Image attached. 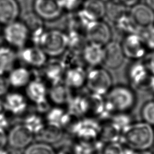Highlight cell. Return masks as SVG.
Instances as JSON below:
<instances>
[{
    "label": "cell",
    "instance_id": "6da1fadb",
    "mask_svg": "<svg viewBox=\"0 0 154 154\" xmlns=\"http://www.w3.org/2000/svg\"><path fill=\"white\" fill-rule=\"evenodd\" d=\"M120 142L136 151L147 150L154 143V129L144 122L132 123L122 131Z\"/></svg>",
    "mask_w": 154,
    "mask_h": 154
},
{
    "label": "cell",
    "instance_id": "7a4b0ae2",
    "mask_svg": "<svg viewBox=\"0 0 154 154\" xmlns=\"http://www.w3.org/2000/svg\"><path fill=\"white\" fill-rule=\"evenodd\" d=\"M104 97L106 110L111 116L114 113L128 112L136 102L134 91L124 85H113Z\"/></svg>",
    "mask_w": 154,
    "mask_h": 154
},
{
    "label": "cell",
    "instance_id": "3957f363",
    "mask_svg": "<svg viewBox=\"0 0 154 154\" xmlns=\"http://www.w3.org/2000/svg\"><path fill=\"white\" fill-rule=\"evenodd\" d=\"M38 46L42 49L48 57H59L68 49L67 34L59 29L45 30Z\"/></svg>",
    "mask_w": 154,
    "mask_h": 154
},
{
    "label": "cell",
    "instance_id": "277c9868",
    "mask_svg": "<svg viewBox=\"0 0 154 154\" xmlns=\"http://www.w3.org/2000/svg\"><path fill=\"white\" fill-rule=\"evenodd\" d=\"M85 85L89 92L105 96L113 86L111 75L105 69L94 67L87 74Z\"/></svg>",
    "mask_w": 154,
    "mask_h": 154
},
{
    "label": "cell",
    "instance_id": "5b68a950",
    "mask_svg": "<svg viewBox=\"0 0 154 154\" xmlns=\"http://www.w3.org/2000/svg\"><path fill=\"white\" fill-rule=\"evenodd\" d=\"M3 35L6 42L11 47L22 48L30 37V31L25 23L17 20L5 25Z\"/></svg>",
    "mask_w": 154,
    "mask_h": 154
},
{
    "label": "cell",
    "instance_id": "8992f818",
    "mask_svg": "<svg viewBox=\"0 0 154 154\" xmlns=\"http://www.w3.org/2000/svg\"><path fill=\"white\" fill-rule=\"evenodd\" d=\"M8 145L16 149H25L33 141L34 134L23 123L12 125L7 131Z\"/></svg>",
    "mask_w": 154,
    "mask_h": 154
},
{
    "label": "cell",
    "instance_id": "52a82bcc",
    "mask_svg": "<svg viewBox=\"0 0 154 154\" xmlns=\"http://www.w3.org/2000/svg\"><path fill=\"white\" fill-rule=\"evenodd\" d=\"M85 37L89 43L104 46L111 40L112 31L109 25L102 19L94 21L85 29Z\"/></svg>",
    "mask_w": 154,
    "mask_h": 154
},
{
    "label": "cell",
    "instance_id": "ba28073f",
    "mask_svg": "<svg viewBox=\"0 0 154 154\" xmlns=\"http://www.w3.org/2000/svg\"><path fill=\"white\" fill-rule=\"evenodd\" d=\"M125 56L137 60L146 55L147 47L140 34L132 33L126 35L121 43Z\"/></svg>",
    "mask_w": 154,
    "mask_h": 154
},
{
    "label": "cell",
    "instance_id": "9c48e42d",
    "mask_svg": "<svg viewBox=\"0 0 154 154\" xmlns=\"http://www.w3.org/2000/svg\"><path fill=\"white\" fill-rule=\"evenodd\" d=\"M129 15L138 31L154 25V11L146 4L138 3L132 6Z\"/></svg>",
    "mask_w": 154,
    "mask_h": 154
},
{
    "label": "cell",
    "instance_id": "30bf717a",
    "mask_svg": "<svg viewBox=\"0 0 154 154\" xmlns=\"http://www.w3.org/2000/svg\"><path fill=\"white\" fill-rule=\"evenodd\" d=\"M32 5L36 16L45 20H55L63 11L58 0H34Z\"/></svg>",
    "mask_w": 154,
    "mask_h": 154
},
{
    "label": "cell",
    "instance_id": "8fae6325",
    "mask_svg": "<svg viewBox=\"0 0 154 154\" xmlns=\"http://www.w3.org/2000/svg\"><path fill=\"white\" fill-rule=\"evenodd\" d=\"M3 100L6 111L13 116H22L26 113L29 102L25 94L19 91H8Z\"/></svg>",
    "mask_w": 154,
    "mask_h": 154
},
{
    "label": "cell",
    "instance_id": "7c38bea8",
    "mask_svg": "<svg viewBox=\"0 0 154 154\" xmlns=\"http://www.w3.org/2000/svg\"><path fill=\"white\" fill-rule=\"evenodd\" d=\"M25 94L29 103H32L34 106L49 100L48 89L45 82L41 79H31L25 87Z\"/></svg>",
    "mask_w": 154,
    "mask_h": 154
},
{
    "label": "cell",
    "instance_id": "4fadbf2b",
    "mask_svg": "<svg viewBox=\"0 0 154 154\" xmlns=\"http://www.w3.org/2000/svg\"><path fill=\"white\" fill-rule=\"evenodd\" d=\"M104 57L103 63L108 68L115 69L123 63L125 57L121 43L111 40L103 46Z\"/></svg>",
    "mask_w": 154,
    "mask_h": 154
},
{
    "label": "cell",
    "instance_id": "5bb4252c",
    "mask_svg": "<svg viewBox=\"0 0 154 154\" xmlns=\"http://www.w3.org/2000/svg\"><path fill=\"white\" fill-rule=\"evenodd\" d=\"M72 91L63 81L52 85L48 89V100L52 106L67 107L73 95Z\"/></svg>",
    "mask_w": 154,
    "mask_h": 154
},
{
    "label": "cell",
    "instance_id": "9a60e30c",
    "mask_svg": "<svg viewBox=\"0 0 154 154\" xmlns=\"http://www.w3.org/2000/svg\"><path fill=\"white\" fill-rule=\"evenodd\" d=\"M20 57L26 65L38 68L45 65L48 56L40 47L34 45L23 48Z\"/></svg>",
    "mask_w": 154,
    "mask_h": 154
},
{
    "label": "cell",
    "instance_id": "2e32d148",
    "mask_svg": "<svg viewBox=\"0 0 154 154\" xmlns=\"http://www.w3.org/2000/svg\"><path fill=\"white\" fill-rule=\"evenodd\" d=\"M128 78L134 85L143 87H150L153 76L149 72L143 63H136L129 67Z\"/></svg>",
    "mask_w": 154,
    "mask_h": 154
},
{
    "label": "cell",
    "instance_id": "e0dca14e",
    "mask_svg": "<svg viewBox=\"0 0 154 154\" xmlns=\"http://www.w3.org/2000/svg\"><path fill=\"white\" fill-rule=\"evenodd\" d=\"M87 73L81 66H75L66 70L63 82L72 90L81 89L86 84Z\"/></svg>",
    "mask_w": 154,
    "mask_h": 154
},
{
    "label": "cell",
    "instance_id": "ac0fdd59",
    "mask_svg": "<svg viewBox=\"0 0 154 154\" xmlns=\"http://www.w3.org/2000/svg\"><path fill=\"white\" fill-rule=\"evenodd\" d=\"M64 133L63 128L60 125L46 123L43 128L35 135V137L38 141L52 145L60 141Z\"/></svg>",
    "mask_w": 154,
    "mask_h": 154
},
{
    "label": "cell",
    "instance_id": "d6986e66",
    "mask_svg": "<svg viewBox=\"0 0 154 154\" xmlns=\"http://www.w3.org/2000/svg\"><path fill=\"white\" fill-rule=\"evenodd\" d=\"M82 56L84 62L88 65L94 67H97L103 61V46L88 42L82 51Z\"/></svg>",
    "mask_w": 154,
    "mask_h": 154
},
{
    "label": "cell",
    "instance_id": "ffe728a7",
    "mask_svg": "<svg viewBox=\"0 0 154 154\" xmlns=\"http://www.w3.org/2000/svg\"><path fill=\"white\" fill-rule=\"evenodd\" d=\"M20 12L17 0H0V23L5 25L17 20Z\"/></svg>",
    "mask_w": 154,
    "mask_h": 154
},
{
    "label": "cell",
    "instance_id": "44dd1931",
    "mask_svg": "<svg viewBox=\"0 0 154 154\" xmlns=\"http://www.w3.org/2000/svg\"><path fill=\"white\" fill-rule=\"evenodd\" d=\"M44 67V76L51 85L63 82L66 70L65 64L63 61L55 60L46 62Z\"/></svg>",
    "mask_w": 154,
    "mask_h": 154
},
{
    "label": "cell",
    "instance_id": "7402d4cb",
    "mask_svg": "<svg viewBox=\"0 0 154 154\" xmlns=\"http://www.w3.org/2000/svg\"><path fill=\"white\" fill-rule=\"evenodd\" d=\"M122 131L114 125L109 119L100 122L98 140L103 144L120 142Z\"/></svg>",
    "mask_w": 154,
    "mask_h": 154
},
{
    "label": "cell",
    "instance_id": "603a6c76",
    "mask_svg": "<svg viewBox=\"0 0 154 154\" xmlns=\"http://www.w3.org/2000/svg\"><path fill=\"white\" fill-rule=\"evenodd\" d=\"M7 78L10 87L16 89L25 88L32 79L31 72L25 67H14Z\"/></svg>",
    "mask_w": 154,
    "mask_h": 154
},
{
    "label": "cell",
    "instance_id": "cb8c5ba5",
    "mask_svg": "<svg viewBox=\"0 0 154 154\" xmlns=\"http://www.w3.org/2000/svg\"><path fill=\"white\" fill-rule=\"evenodd\" d=\"M16 60L17 54L11 48L0 46V75L9 73L14 67Z\"/></svg>",
    "mask_w": 154,
    "mask_h": 154
},
{
    "label": "cell",
    "instance_id": "d4e9b609",
    "mask_svg": "<svg viewBox=\"0 0 154 154\" xmlns=\"http://www.w3.org/2000/svg\"><path fill=\"white\" fill-rule=\"evenodd\" d=\"M21 123L36 135L43 128L46 122L44 116L35 111L26 113Z\"/></svg>",
    "mask_w": 154,
    "mask_h": 154
},
{
    "label": "cell",
    "instance_id": "484cf974",
    "mask_svg": "<svg viewBox=\"0 0 154 154\" xmlns=\"http://www.w3.org/2000/svg\"><path fill=\"white\" fill-rule=\"evenodd\" d=\"M82 8L97 20L102 19L106 14V5L103 0H85Z\"/></svg>",
    "mask_w": 154,
    "mask_h": 154
},
{
    "label": "cell",
    "instance_id": "4316f807",
    "mask_svg": "<svg viewBox=\"0 0 154 154\" xmlns=\"http://www.w3.org/2000/svg\"><path fill=\"white\" fill-rule=\"evenodd\" d=\"M23 154H55V150L49 144L37 141L32 143L25 149Z\"/></svg>",
    "mask_w": 154,
    "mask_h": 154
},
{
    "label": "cell",
    "instance_id": "83f0119b",
    "mask_svg": "<svg viewBox=\"0 0 154 154\" xmlns=\"http://www.w3.org/2000/svg\"><path fill=\"white\" fill-rule=\"evenodd\" d=\"M67 110V108H65V107L52 106L48 111L44 115L46 122L60 125L61 122L66 113Z\"/></svg>",
    "mask_w": 154,
    "mask_h": 154
},
{
    "label": "cell",
    "instance_id": "f1b7e54d",
    "mask_svg": "<svg viewBox=\"0 0 154 154\" xmlns=\"http://www.w3.org/2000/svg\"><path fill=\"white\" fill-rule=\"evenodd\" d=\"M115 23L119 29L126 34V35L132 33H137V31H138L131 19L129 14H124L119 18Z\"/></svg>",
    "mask_w": 154,
    "mask_h": 154
},
{
    "label": "cell",
    "instance_id": "f546056e",
    "mask_svg": "<svg viewBox=\"0 0 154 154\" xmlns=\"http://www.w3.org/2000/svg\"><path fill=\"white\" fill-rule=\"evenodd\" d=\"M108 119L122 132L125 128L132 123L131 117L128 112L114 113L112 114Z\"/></svg>",
    "mask_w": 154,
    "mask_h": 154
},
{
    "label": "cell",
    "instance_id": "4dcf8cb0",
    "mask_svg": "<svg viewBox=\"0 0 154 154\" xmlns=\"http://www.w3.org/2000/svg\"><path fill=\"white\" fill-rule=\"evenodd\" d=\"M141 115L143 122L154 125V100H149L143 105Z\"/></svg>",
    "mask_w": 154,
    "mask_h": 154
},
{
    "label": "cell",
    "instance_id": "1f68e13d",
    "mask_svg": "<svg viewBox=\"0 0 154 154\" xmlns=\"http://www.w3.org/2000/svg\"><path fill=\"white\" fill-rule=\"evenodd\" d=\"M124 145L121 142H112L104 144L101 154H122L124 149Z\"/></svg>",
    "mask_w": 154,
    "mask_h": 154
},
{
    "label": "cell",
    "instance_id": "d6a6232c",
    "mask_svg": "<svg viewBox=\"0 0 154 154\" xmlns=\"http://www.w3.org/2000/svg\"><path fill=\"white\" fill-rule=\"evenodd\" d=\"M140 35L147 48L154 51V25L142 30Z\"/></svg>",
    "mask_w": 154,
    "mask_h": 154
},
{
    "label": "cell",
    "instance_id": "836d02e7",
    "mask_svg": "<svg viewBox=\"0 0 154 154\" xmlns=\"http://www.w3.org/2000/svg\"><path fill=\"white\" fill-rule=\"evenodd\" d=\"M58 1L63 11H72L77 8L80 0H58Z\"/></svg>",
    "mask_w": 154,
    "mask_h": 154
},
{
    "label": "cell",
    "instance_id": "e575fe53",
    "mask_svg": "<svg viewBox=\"0 0 154 154\" xmlns=\"http://www.w3.org/2000/svg\"><path fill=\"white\" fill-rule=\"evenodd\" d=\"M145 59L143 63L147 68L149 72L154 76V51L145 55Z\"/></svg>",
    "mask_w": 154,
    "mask_h": 154
},
{
    "label": "cell",
    "instance_id": "d590c367",
    "mask_svg": "<svg viewBox=\"0 0 154 154\" xmlns=\"http://www.w3.org/2000/svg\"><path fill=\"white\" fill-rule=\"evenodd\" d=\"M10 87L7 77L0 75V97L4 96L8 91Z\"/></svg>",
    "mask_w": 154,
    "mask_h": 154
},
{
    "label": "cell",
    "instance_id": "8d00e7d4",
    "mask_svg": "<svg viewBox=\"0 0 154 154\" xmlns=\"http://www.w3.org/2000/svg\"><path fill=\"white\" fill-rule=\"evenodd\" d=\"M8 145L7 131L4 128H0V149L6 148Z\"/></svg>",
    "mask_w": 154,
    "mask_h": 154
},
{
    "label": "cell",
    "instance_id": "74e56055",
    "mask_svg": "<svg viewBox=\"0 0 154 154\" xmlns=\"http://www.w3.org/2000/svg\"><path fill=\"white\" fill-rule=\"evenodd\" d=\"M119 2L122 4L125 7H130L135 5V4L139 3L140 0H118Z\"/></svg>",
    "mask_w": 154,
    "mask_h": 154
},
{
    "label": "cell",
    "instance_id": "f35d334b",
    "mask_svg": "<svg viewBox=\"0 0 154 154\" xmlns=\"http://www.w3.org/2000/svg\"><path fill=\"white\" fill-rule=\"evenodd\" d=\"M138 151H136L131 148L125 146L122 154H138Z\"/></svg>",
    "mask_w": 154,
    "mask_h": 154
},
{
    "label": "cell",
    "instance_id": "ab89813d",
    "mask_svg": "<svg viewBox=\"0 0 154 154\" xmlns=\"http://www.w3.org/2000/svg\"><path fill=\"white\" fill-rule=\"evenodd\" d=\"M7 154H23V153H21L20 150L9 147L7 148Z\"/></svg>",
    "mask_w": 154,
    "mask_h": 154
},
{
    "label": "cell",
    "instance_id": "60d3db41",
    "mask_svg": "<svg viewBox=\"0 0 154 154\" xmlns=\"http://www.w3.org/2000/svg\"><path fill=\"white\" fill-rule=\"evenodd\" d=\"M7 112L5 106L4 105V100L0 98V116L4 114Z\"/></svg>",
    "mask_w": 154,
    "mask_h": 154
},
{
    "label": "cell",
    "instance_id": "b9f144b4",
    "mask_svg": "<svg viewBox=\"0 0 154 154\" xmlns=\"http://www.w3.org/2000/svg\"><path fill=\"white\" fill-rule=\"evenodd\" d=\"M146 3L154 11V0H146Z\"/></svg>",
    "mask_w": 154,
    "mask_h": 154
},
{
    "label": "cell",
    "instance_id": "7bdbcfd3",
    "mask_svg": "<svg viewBox=\"0 0 154 154\" xmlns=\"http://www.w3.org/2000/svg\"><path fill=\"white\" fill-rule=\"evenodd\" d=\"M138 154H153V153L149 151H147V150H143V151H139Z\"/></svg>",
    "mask_w": 154,
    "mask_h": 154
},
{
    "label": "cell",
    "instance_id": "ee69618b",
    "mask_svg": "<svg viewBox=\"0 0 154 154\" xmlns=\"http://www.w3.org/2000/svg\"><path fill=\"white\" fill-rule=\"evenodd\" d=\"M153 154H154V149H153Z\"/></svg>",
    "mask_w": 154,
    "mask_h": 154
},
{
    "label": "cell",
    "instance_id": "f6af8a7d",
    "mask_svg": "<svg viewBox=\"0 0 154 154\" xmlns=\"http://www.w3.org/2000/svg\"><path fill=\"white\" fill-rule=\"evenodd\" d=\"M0 32H1V26H0Z\"/></svg>",
    "mask_w": 154,
    "mask_h": 154
}]
</instances>
